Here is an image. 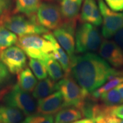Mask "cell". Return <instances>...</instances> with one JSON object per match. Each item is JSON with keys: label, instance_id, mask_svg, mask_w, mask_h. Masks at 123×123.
<instances>
[{"label": "cell", "instance_id": "74e56055", "mask_svg": "<svg viewBox=\"0 0 123 123\" xmlns=\"http://www.w3.org/2000/svg\"><path fill=\"white\" fill-rule=\"evenodd\" d=\"M0 123H1V117H0Z\"/></svg>", "mask_w": 123, "mask_h": 123}, {"label": "cell", "instance_id": "7402d4cb", "mask_svg": "<svg viewBox=\"0 0 123 123\" xmlns=\"http://www.w3.org/2000/svg\"><path fill=\"white\" fill-rule=\"evenodd\" d=\"M50 79L54 81H58L64 76L63 70L61 64L56 59L49 57L44 61Z\"/></svg>", "mask_w": 123, "mask_h": 123}, {"label": "cell", "instance_id": "ffe728a7", "mask_svg": "<svg viewBox=\"0 0 123 123\" xmlns=\"http://www.w3.org/2000/svg\"><path fill=\"white\" fill-rule=\"evenodd\" d=\"M41 0H14L15 9L14 12L26 16L36 14Z\"/></svg>", "mask_w": 123, "mask_h": 123}, {"label": "cell", "instance_id": "d6986e66", "mask_svg": "<svg viewBox=\"0 0 123 123\" xmlns=\"http://www.w3.org/2000/svg\"><path fill=\"white\" fill-rule=\"evenodd\" d=\"M22 112L10 106H0L1 123H20L24 119Z\"/></svg>", "mask_w": 123, "mask_h": 123}, {"label": "cell", "instance_id": "3957f363", "mask_svg": "<svg viewBox=\"0 0 123 123\" xmlns=\"http://www.w3.org/2000/svg\"><path fill=\"white\" fill-rule=\"evenodd\" d=\"M56 90L62 95L64 107H74L80 111L90 95L80 87L70 74L64 75L56 83Z\"/></svg>", "mask_w": 123, "mask_h": 123}, {"label": "cell", "instance_id": "ac0fdd59", "mask_svg": "<svg viewBox=\"0 0 123 123\" xmlns=\"http://www.w3.org/2000/svg\"><path fill=\"white\" fill-rule=\"evenodd\" d=\"M122 83H123V72L118 71L116 74L110 76L105 84H104L101 87L90 93L89 96L91 99L96 100L99 99L102 93L114 88V87H117Z\"/></svg>", "mask_w": 123, "mask_h": 123}, {"label": "cell", "instance_id": "2e32d148", "mask_svg": "<svg viewBox=\"0 0 123 123\" xmlns=\"http://www.w3.org/2000/svg\"><path fill=\"white\" fill-rule=\"evenodd\" d=\"M17 79L20 88L29 93L33 91L37 84V80L29 67H25L18 74Z\"/></svg>", "mask_w": 123, "mask_h": 123}, {"label": "cell", "instance_id": "44dd1931", "mask_svg": "<svg viewBox=\"0 0 123 123\" xmlns=\"http://www.w3.org/2000/svg\"><path fill=\"white\" fill-rule=\"evenodd\" d=\"M84 116L80 111L74 107L61 110L56 115L54 123H72Z\"/></svg>", "mask_w": 123, "mask_h": 123}, {"label": "cell", "instance_id": "277c9868", "mask_svg": "<svg viewBox=\"0 0 123 123\" xmlns=\"http://www.w3.org/2000/svg\"><path fill=\"white\" fill-rule=\"evenodd\" d=\"M16 44L30 58L43 61L51 57L54 50L51 42L36 34L19 37Z\"/></svg>", "mask_w": 123, "mask_h": 123}, {"label": "cell", "instance_id": "8992f818", "mask_svg": "<svg viewBox=\"0 0 123 123\" xmlns=\"http://www.w3.org/2000/svg\"><path fill=\"white\" fill-rule=\"evenodd\" d=\"M3 99L6 105L16 108L25 116L33 115L37 111V105L34 97L21 90L17 84L12 86Z\"/></svg>", "mask_w": 123, "mask_h": 123}, {"label": "cell", "instance_id": "d590c367", "mask_svg": "<svg viewBox=\"0 0 123 123\" xmlns=\"http://www.w3.org/2000/svg\"><path fill=\"white\" fill-rule=\"evenodd\" d=\"M112 120H113V122L115 123H123V119H118L116 117L112 116Z\"/></svg>", "mask_w": 123, "mask_h": 123}, {"label": "cell", "instance_id": "5bb4252c", "mask_svg": "<svg viewBox=\"0 0 123 123\" xmlns=\"http://www.w3.org/2000/svg\"><path fill=\"white\" fill-rule=\"evenodd\" d=\"M43 37L53 43L54 50L51 56L58 61L61 64L65 73L64 75L70 74L71 73V60L67 54L58 43L53 34L50 33L44 34L43 35Z\"/></svg>", "mask_w": 123, "mask_h": 123}, {"label": "cell", "instance_id": "9a60e30c", "mask_svg": "<svg viewBox=\"0 0 123 123\" xmlns=\"http://www.w3.org/2000/svg\"><path fill=\"white\" fill-rule=\"evenodd\" d=\"M82 0H62L60 10L63 21H75L77 20Z\"/></svg>", "mask_w": 123, "mask_h": 123}, {"label": "cell", "instance_id": "ba28073f", "mask_svg": "<svg viewBox=\"0 0 123 123\" xmlns=\"http://www.w3.org/2000/svg\"><path fill=\"white\" fill-rule=\"evenodd\" d=\"M98 6L103 19L102 34L105 38H110L123 28V13L112 10L103 0H98Z\"/></svg>", "mask_w": 123, "mask_h": 123}, {"label": "cell", "instance_id": "d4e9b609", "mask_svg": "<svg viewBox=\"0 0 123 123\" xmlns=\"http://www.w3.org/2000/svg\"><path fill=\"white\" fill-rule=\"evenodd\" d=\"M29 66L36 78L39 80L47 78V71L44 61L38 59L30 58L29 63Z\"/></svg>", "mask_w": 123, "mask_h": 123}, {"label": "cell", "instance_id": "484cf974", "mask_svg": "<svg viewBox=\"0 0 123 123\" xmlns=\"http://www.w3.org/2000/svg\"><path fill=\"white\" fill-rule=\"evenodd\" d=\"M53 115H44L40 113H34L28 116L20 123H54Z\"/></svg>", "mask_w": 123, "mask_h": 123}, {"label": "cell", "instance_id": "30bf717a", "mask_svg": "<svg viewBox=\"0 0 123 123\" xmlns=\"http://www.w3.org/2000/svg\"><path fill=\"white\" fill-rule=\"evenodd\" d=\"M0 61L9 71L18 74L26 66L27 57L25 52L18 46H10L0 53Z\"/></svg>", "mask_w": 123, "mask_h": 123}, {"label": "cell", "instance_id": "7c38bea8", "mask_svg": "<svg viewBox=\"0 0 123 123\" xmlns=\"http://www.w3.org/2000/svg\"><path fill=\"white\" fill-rule=\"evenodd\" d=\"M64 108V100L59 91L54 92L38 101L37 112L40 114L52 115L58 113Z\"/></svg>", "mask_w": 123, "mask_h": 123}, {"label": "cell", "instance_id": "4316f807", "mask_svg": "<svg viewBox=\"0 0 123 123\" xmlns=\"http://www.w3.org/2000/svg\"><path fill=\"white\" fill-rule=\"evenodd\" d=\"M105 4L114 12L123 11V0H104Z\"/></svg>", "mask_w": 123, "mask_h": 123}, {"label": "cell", "instance_id": "6da1fadb", "mask_svg": "<svg viewBox=\"0 0 123 123\" xmlns=\"http://www.w3.org/2000/svg\"><path fill=\"white\" fill-rule=\"evenodd\" d=\"M70 60L73 78L88 93L105 84L110 76L118 72L103 58L93 53L75 55Z\"/></svg>", "mask_w": 123, "mask_h": 123}, {"label": "cell", "instance_id": "5b68a950", "mask_svg": "<svg viewBox=\"0 0 123 123\" xmlns=\"http://www.w3.org/2000/svg\"><path fill=\"white\" fill-rule=\"evenodd\" d=\"M101 36L95 26L89 23H83L76 29L75 46L78 53H86L95 51L101 44Z\"/></svg>", "mask_w": 123, "mask_h": 123}, {"label": "cell", "instance_id": "f546056e", "mask_svg": "<svg viewBox=\"0 0 123 123\" xmlns=\"http://www.w3.org/2000/svg\"><path fill=\"white\" fill-rule=\"evenodd\" d=\"M112 115L119 119H123V104L113 107L112 111Z\"/></svg>", "mask_w": 123, "mask_h": 123}, {"label": "cell", "instance_id": "e575fe53", "mask_svg": "<svg viewBox=\"0 0 123 123\" xmlns=\"http://www.w3.org/2000/svg\"><path fill=\"white\" fill-rule=\"evenodd\" d=\"M116 87V88L117 89L118 91L119 92L120 94L121 98H122V99L123 100V83L120 84L119 85H118Z\"/></svg>", "mask_w": 123, "mask_h": 123}, {"label": "cell", "instance_id": "d6a6232c", "mask_svg": "<svg viewBox=\"0 0 123 123\" xmlns=\"http://www.w3.org/2000/svg\"><path fill=\"white\" fill-rule=\"evenodd\" d=\"M12 87V86H9L8 87H6V88H4L2 89V90H0V100L2 99V98H4V96H5V95L9 91H10Z\"/></svg>", "mask_w": 123, "mask_h": 123}, {"label": "cell", "instance_id": "4dcf8cb0", "mask_svg": "<svg viewBox=\"0 0 123 123\" xmlns=\"http://www.w3.org/2000/svg\"><path fill=\"white\" fill-rule=\"evenodd\" d=\"M115 41L123 50V28L117 32L115 35Z\"/></svg>", "mask_w": 123, "mask_h": 123}, {"label": "cell", "instance_id": "1f68e13d", "mask_svg": "<svg viewBox=\"0 0 123 123\" xmlns=\"http://www.w3.org/2000/svg\"><path fill=\"white\" fill-rule=\"evenodd\" d=\"M112 116L107 117H102L95 120L96 123H115L112 120Z\"/></svg>", "mask_w": 123, "mask_h": 123}, {"label": "cell", "instance_id": "e0dca14e", "mask_svg": "<svg viewBox=\"0 0 123 123\" xmlns=\"http://www.w3.org/2000/svg\"><path fill=\"white\" fill-rule=\"evenodd\" d=\"M56 90V83L51 79L46 78L37 84L33 91V96L39 100L54 93Z\"/></svg>", "mask_w": 123, "mask_h": 123}, {"label": "cell", "instance_id": "7a4b0ae2", "mask_svg": "<svg viewBox=\"0 0 123 123\" xmlns=\"http://www.w3.org/2000/svg\"><path fill=\"white\" fill-rule=\"evenodd\" d=\"M0 26L5 27L19 37L49 33V30L38 24L36 14L28 17L14 11H10L0 17Z\"/></svg>", "mask_w": 123, "mask_h": 123}, {"label": "cell", "instance_id": "f1b7e54d", "mask_svg": "<svg viewBox=\"0 0 123 123\" xmlns=\"http://www.w3.org/2000/svg\"><path fill=\"white\" fill-rule=\"evenodd\" d=\"M11 5L10 0H0V17L10 11Z\"/></svg>", "mask_w": 123, "mask_h": 123}, {"label": "cell", "instance_id": "4fadbf2b", "mask_svg": "<svg viewBox=\"0 0 123 123\" xmlns=\"http://www.w3.org/2000/svg\"><path fill=\"white\" fill-rule=\"evenodd\" d=\"M80 19L82 23H89L95 26L102 24V17L95 0H84Z\"/></svg>", "mask_w": 123, "mask_h": 123}, {"label": "cell", "instance_id": "cb8c5ba5", "mask_svg": "<svg viewBox=\"0 0 123 123\" xmlns=\"http://www.w3.org/2000/svg\"><path fill=\"white\" fill-rule=\"evenodd\" d=\"M99 98L104 105L108 107L117 106L123 103V100L116 87L102 93Z\"/></svg>", "mask_w": 123, "mask_h": 123}, {"label": "cell", "instance_id": "8d00e7d4", "mask_svg": "<svg viewBox=\"0 0 123 123\" xmlns=\"http://www.w3.org/2000/svg\"><path fill=\"white\" fill-rule=\"evenodd\" d=\"M62 0H45V1H49V2H61Z\"/></svg>", "mask_w": 123, "mask_h": 123}, {"label": "cell", "instance_id": "836d02e7", "mask_svg": "<svg viewBox=\"0 0 123 123\" xmlns=\"http://www.w3.org/2000/svg\"><path fill=\"white\" fill-rule=\"evenodd\" d=\"M72 123H96L94 119L92 118H88V119H84L80 120L75 121Z\"/></svg>", "mask_w": 123, "mask_h": 123}, {"label": "cell", "instance_id": "9c48e42d", "mask_svg": "<svg viewBox=\"0 0 123 123\" xmlns=\"http://www.w3.org/2000/svg\"><path fill=\"white\" fill-rule=\"evenodd\" d=\"M76 21H63L61 26L54 30L53 35L60 46L68 55L70 59L75 56V30Z\"/></svg>", "mask_w": 123, "mask_h": 123}, {"label": "cell", "instance_id": "8fae6325", "mask_svg": "<svg viewBox=\"0 0 123 123\" xmlns=\"http://www.w3.org/2000/svg\"><path fill=\"white\" fill-rule=\"evenodd\" d=\"M99 54L116 68L123 67V50L116 42L105 40L99 47Z\"/></svg>", "mask_w": 123, "mask_h": 123}, {"label": "cell", "instance_id": "52a82bcc", "mask_svg": "<svg viewBox=\"0 0 123 123\" xmlns=\"http://www.w3.org/2000/svg\"><path fill=\"white\" fill-rule=\"evenodd\" d=\"M36 18L38 24L48 30H55L63 22L60 7L49 1L41 3L36 12Z\"/></svg>", "mask_w": 123, "mask_h": 123}, {"label": "cell", "instance_id": "603a6c76", "mask_svg": "<svg viewBox=\"0 0 123 123\" xmlns=\"http://www.w3.org/2000/svg\"><path fill=\"white\" fill-rule=\"evenodd\" d=\"M18 41L17 35L3 26H0V53Z\"/></svg>", "mask_w": 123, "mask_h": 123}, {"label": "cell", "instance_id": "83f0119b", "mask_svg": "<svg viewBox=\"0 0 123 123\" xmlns=\"http://www.w3.org/2000/svg\"><path fill=\"white\" fill-rule=\"evenodd\" d=\"M9 70L5 65L0 61V87L8 79Z\"/></svg>", "mask_w": 123, "mask_h": 123}]
</instances>
